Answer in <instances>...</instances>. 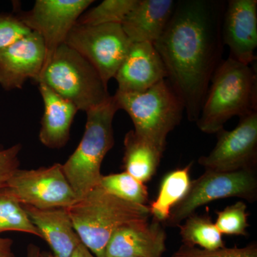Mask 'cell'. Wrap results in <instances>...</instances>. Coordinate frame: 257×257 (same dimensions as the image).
Wrapping results in <instances>:
<instances>
[{
  "label": "cell",
  "instance_id": "obj_10",
  "mask_svg": "<svg viewBox=\"0 0 257 257\" xmlns=\"http://www.w3.org/2000/svg\"><path fill=\"white\" fill-rule=\"evenodd\" d=\"M93 3L92 0H37L30 11L18 14L23 23L43 40L45 61L42 71Z\"/></svg>",
  "mask_w": 257,
  "mask_h": 257
},
{
  "label": "cell",
  "instance_id": "obj_12",
  "mask_svg": "<svg viewBox=\"0 0 257 257\" xmlns=\"http://www.w3.org/2000/svg\"><path fill=\"white\" fill-rule=\"evenodd\" d=\"M45 61L43 40L32 31L0 52V86L10 91L22 89L29 79L37 82Z\"/></svg>",
  "mask_w": 257,
  "mask_h": 257
},
{
  "label": "cell",
  "instance_id": "obj_8",
  "mask_svg": "<svg viewBox=\"0 0 257 257\" xmlns=\"http://www.w3.org/2000/svg\"><path fill=\"white\" fill-rule=\"evenodd\" d=\"M65 44L87 59L107 84L111 78H114L132 42L121 24H75Z\"/></svg>",
  "mask_w": 257,
  "mask_h": 257
},
{
  "label": "cell",
  "instance_id": "obj_3",
  "mask_svg": "<svg viewBox=\"0 0 257 257\" xmlns=\"http://www.w3.org/2000/svg\"><path fill=\"white\" fill-rule=\"evenodd\" d=\"M256 111V74L252 67L228 57L216 69L202 110L198 127L206 134H216L235 116Z\"/></svg>",
  "mask_w": 257,
  "mask_h": 257
},
{
  "label": "cell",
  "instance_id": "obj_11",
  "mask_svg": "<svg viewBox=\"0 0 257 257\" xmlns=\"http://www.w3.org/2000/svg\"><path fill=\"white\" fill-rule=\"evenodd\" d=\"M217 143L207 156L198 160L205 170L231 172L256 170L257 160V111L240 117L231 130H221Z\"/></svg>",
  "mask_w": 257,
  "mask_h": 257
},
{
  "label": "cell",
  "instance_id": "obj_5",
  "mask_svg": "<svg viewBox=\"0 0 257 257\" xmlns=\"http://www.w3.org/2000/svg\"><path fill=\"white\" fill-rule=\"evenodd\" d=\"M113 96L119 109L131 118L135 133L165 151L167 136L180 124L184 111L168 81H161L144 92L116 90Z\"/></svg>",
  "mask_w": 257,
  "mask_h": 257
},
{
  "label": "cell",
  "instance_id": "obj_14",
  "mask_svg": "<svg viewBox=\"0 0 257 257\" xmlns=\"http://www.w3.org/2000/svg\"><path fill=\"white\" fill-rule=\"evenodd\" d=\"M114 78L117 91L140 93L167 79V72L153 44L132 43Z\"/></svg>",
  "mask_w": 257,
  "mask_h": 257
},
{
  "label": "cell",
  "instance_id": "obj_24",
  "mask_svg": "<svg viewBox=\"0 0 257 257\" xmlns=\"http://www.w3.org/2000/svg\"><path fill=\"white\" fill-rule=\"evenodd\" d=\"M5 231L28 233L42 239L23 206L0 189V234Z\"/></svg>",
  "mask_w": 257,
  "mask_h": 257
},
{
  "label": "cell",
  "instance_id": "obj_22",
  "mask_svg": "<svg viewBox=\"0 0 257 257\" xmlns=\"http://www.w3.org/2000/svg\"><path fill=\"white\" fill-rule=\"evenodd\" d=\"M99 186L106 192L126 202L140 205H147L149 202L147 186L126 172L102 175Z\"/></svg>",
  "mask_w": 257,
  "mask_h": 257
},
{
  "label": "cell",
  "instance_id": "obj_16",
  "mask_svg": "<svg viewBox=\"0 0 257 257\" xmlns=\"http://www.w3.org/2000/svg\"><path fill=\"white\" fill-rule=\"evenodd\" d=\"M53 252L54 257H72L82 243L74 229L67 208L37 209L22 205Z\"/></svg>",
  "mask_w": 257,
  "mask_h": 257
},
{
  "label": "cell",
  "instance_id": "obj_32",
  "mask_svg": "<svg viewBox=\"0 0 257 257\" xmlns=\"http://www.w3.org/2000/svg\"><path fill=\"white\" fill-rule=\"evenodd\" d=\"M40 257H54L52 253L49 252V251H41V253H40Z\"/></svg>",
  "mask_w": 257,
  "mask_h": 257
},
{
  "label": "cell",
  "instance_id": "obj_2",
  "mask_svg": "<svg viewBox=\"0 0 257 257\" xmlns=\"http://www.w3.org/2000/svg\"><path fill=\"white\" fill-rule=\"evenodd\" d=\"M74 229L95 257H104L111 236L121 226L149 220L148 205L126 202L97 186L67 208Z\"/></svg>",
  "mask_w": 257,
  "mask_h": 257
},
{
  "label": "cell",
  "instance_id": "obj_30",
  "mask_svg": "<svg viewBox=\"0 0 257 257\" xmlns=\"http://www.w3.org/2000/svg\"><path fill=\"white\" fill-rule=\"evenodd\" d=\"M72 257H95L89 249L83 243H80L78 247L76 248L75 251L72 254Z\"/></svg>",
  "mask_w": 257,
  "mask_h": 257
},
{
  "label": "cell",
  "instance_id": "obj_25",
  "mask_svg": "<svg viewBox=\"0 0 257 257\" xmlns=\"http://www.w3.org/2000/svg\"><path fill=\"white\" fill-rule=\"evenodd\" d=\"M247 206L242 201L228 206L224 210L216 211V228L221 234L247 236L248 214Z\"/></svg>",
  "mask_w": 257,
  "mask_h": 257
},
{
  "label": "cell",
  "instance_id": "obj_15",
  "mask_svg": "<svg viewBox=\"0 0 257 257\" xmlns=\"http://www.w3.org/2000/svg\"><path fill=\"white\" fill-rule=\"evenodd\" d=\"M166 235L161 223L138 221L121 226L106 245L104 257H162Z\"/></svg>",
  "mask_w": 257,
  "mask_h": 257
},
{
  "label": "cell",
  "instance_id": "obj_9",
  "mask_svg": "<svg viewBox=\"0 0 257 257\" xmlns=\"http://www.w3.org/2000/svg\"><path fill=\"white\" fill-rule=\"evenodd\" d=\"M0 189L21 205L37 209L68 208L77 201L59 163L37 170L19 168Z\"/></svg>",
  "mask_w": 257,
  "mask_h": 257
},
{
  "label": "cell",
  "instance_id": "obj_6",
  "mask_svg": "<svg viewBox=\"0 0 257 257\" xmlns=\"http://www.w3.org/2000/svg\"><path fill=\"white\" fill-rule=\"evenodd\" d=\"M36 83L46 84L84 111L104 104L111 96L92 64L65 43L58 47Z\"/></svg>",
  "mask_w": 257,
  "mask_h": 257
},
{
  "label": "cell",
  "instance_id": "obj_19",
  "mask_svg": "<svg viewBox=\"0 0 257 257\" xmlns=\"http://www.w3.org/2000/svg\"><path fill=\"white\" fill-rule=\"evenodd\" d=\"M124 145V172L142 183L150 182L158 170L165 151L139 136L134 130L125 135Z\"/></svg>",
  "mask_w": 257,
  "mask_h": 257
},
{
  "label": "cell",
  "instance_id": "obj_26",
  "mask_svg": "<svg viewBox=\"0 0 257 257\" xmlns=\"http://www.w3.org/2000/svg\"><path fill=\"white\" fill-rule=\"evenodd\" d=\"M172 257H257V245L252 243L244 247L207 250L182 244Z\"/></svg>",
  "mask_w": 257,
  "mask_h": 257
},
{
  "label": "cell",
  "instance_id": "obj_20",
  "mask_svg": "<svg viewBox=\"0 0 257 257\" xmlns=\"http://www.w3.org/2000/svg\"><path fill=\"white\" fill-rule=\"evenodd\" d=\"M192 164L184 168L172 171L161 182L157 199L150 208L153 220L165 222L170 217L172 209L185 197L190 186V170Z\"/></svg>",
  "mask_w": 257,
  "mask_h": 257
},
{
  "label": "cell",
  "instance_id": "obj_23",
  "mask_svg": "<svg viewBox=\"0 0 257 257\" xmlns=\"http://www.w3.org/2000/svg\"><path fill=\"white\" fill-rule=\"evenodd\" d=\"M138 0H104L83 13L77 23L81 25L121 24L135 8Z\"/></svg>",
  "mask_w": 257,
  "mask_h": 257
},
{
  "label": "cell",
  "instance_id": "obj_18",
  "mask_svg": "<svg viewBox=\"0 0 257 257\" xmlns=\"http://www.w3.org/2000/svg\"><path fill=\"white\" fill-rule=\"evenodd\" d=\"M38 84L45 108L39 135L40 142L48 148H62L70 138L71 126L79 109L46 84Z\"/></svg>",
  "mask_w": 257,
  "mask_h": 257
},
{
  "label": "cell",
  "instance_id": "obj_31",
  "mask_svg": "<svg viewBox=\"0 0 257 257\" xmlns=\"http://www.w3.org/2000/svg\"><path fill=\"white\" fill-rule=\"evenodd\" d=\"M41 250L34 243H30L27 248L26 257H40Z\"/></svg>",
  "mask_w": 257,
  "mask_h": 257
},
{
  "label": "cell",
  "instance_id": "obj_27",
  "mask_svg": "<svg viewBox=\"0 0 257 257\" xmlns=\"http://www.w3.org/2000/svg\"><path fill=\"white\" fill-rule=\"evenodd\" d=\"M31 32L18 15L0 13V52Z\"/></svg>",
  "mask_w": 257,
  "mask_h": 257
},
{
  "label": "cell",
  "instance_id": "obj_13",
  "mask_svg": "<svg viewBox=\"0 0 257 257\" xmlns=\"http://www.w3.org/2000/svg\"><path fill=\"white\" fill-rule=\"evenodd\" d=\"M222 40L229 47V57L250 65L256 60V0H230L222 22Z\"/></svg>",
  "mask_w": 257,
  "mask_h": 257
},
{
  "label": "cell",
  "instance_id": "obj_21",
  "mask_svg": "<svg viewBox=\"0 0 257 257\" xmlns=\"http://www.w3.org/2000/svg\"><path fill=\"white\" fill-rule=\"evenodd\" d=\"M182 244L214 250L225 247L222 234L208 215L193 214L179 225Z\"/></svg>",
  "mask_w": 257,
  "mask_h": 257
},
{
  "label": "cell",
  "instance_id": "obj_17",
  "mask_svg": "<svg viewBox=\"0 0 257 257\" xmlns=\"http://www.w3.org/2000/svg\"><path fill=\"white\" fill-rule=\"evenodd\" d=\"M175 5L173 0H138L121 23L132 43L154 45L165 32Z\"/></svg>",
  "mask_w": 257,
  "mask_h": 257
},
{
  "label": "cell",
  "instance_id": "obj_1",
  "mask_svg": "<svg viewBox=\"0 0 257 257\" xmlns=\"http://www.w3.org/2000/svg\"><path fill=\"white\" fill-rule=\"evenodd\" d=\"M226 3L181 0L155 44L167 81L184 104L190 121L199 119L213 74L222 56V22Z\"/></svg>",
  "mask_w": 257,
  "mask_h": 257
},
{
  "label": "cell",
  "instance_id": "obj_4",
  "mask_svg": "<svg viewBox=\"0 0 257 257\" xmlns=\"http://www.w3.org/2000/svg\"><path fill=\"white\" fill-rule=\"evenodd\" d=\"M119 110L114 96L104 104L86 111L85 130L78 147L62 165L77 201L99 185L101 166L114 145L113 119Z\"/></svg>",
  "mask_w": 257,
  "mask_h": 257
},
{
  "label": "cell",
  "instance_id": "obj_28",
  "mask_svg": "<svg viewBox=\"0 0 257 257\" xmlns=\"http://www.w3.org/2000/svg\"><path fill=\"white\" fill-rule=\"evenodd\" d=\"M20 144L0 150V189L4 188L15 171L20 168Z\"/></svg>",
  "mask_w": 257,
  "mask_h": 257
},
{
  "label": "cell",
  "instance_id": "obj_7",
  "mask_svg": "<svg viewBox=\"0 0 257 257\" xmlns=\"http://www.w3.org/2000/svg\"><path fill=\"white\" fill-rule=\"evenodd\" d=\"M237 197L254 202L257 197L256 170L231 172L205 170L195 180L191 181L188 192L172 209L166 222L178 226L198 208L217 199Z\"/></svg>",
  "mask_w": 257,
  "mask_h": 257
},
{
  "label": "cell",
  "instance_id": "obj_29",
  "mask_svg": "<svg viewBox=\"0 0 257 257\" xmlns=\"http://www.w3.org/2000/svg\"><path fill=\"white\" fill-rule=\"evenodd\" d=\"M13 245L11 239L0 237V257H16L13 251Z\"/></svg>",
  "mask_w": 257,
  "mask_h": 257
}]
</instances>
